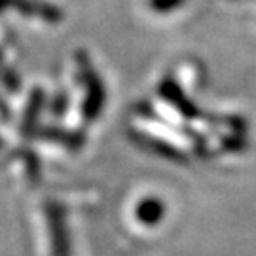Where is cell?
Listing matches in <instances>:
<instances>
[{"instance_id":"8","label":"cell","mask_w":256,"mask_h":256,"mask_svg":"<svg viewBox=\"0 0 256 256\" xmlns=\"http://www.w3.org/2000/svg\"><path fill=\"white\" fill-rule=\"evenodd\" d=\"M182 2L184 0H148V6L158 14H167L182 6Z\"/></svg>"},{"instance_id":"9","label":"cell","mask_w":256,"mask_h":256,"mask_svg":"<svg viewBox=\"0 0 256 256\" xmlns=\"http://www.w3.org/2000/svg\"><path fill=\"white\" fill-rule=\"evenodd\" d=\"M25 162H27V171H28L30 180L38 182V178H40V165H38V158L34 154L27 152V154H25Z\"/></svg>"},{"instance_id":"3","label":"cell","mask_w":256,"mask_h":256,"mask_svg":"<svg viewBox=\"0 0 256 256\" xmlns=\"http://www.w3.org/2000/svg\"><path fill=\"white\" fill-rule=\"evenodd\" d=\"M160 95L171 106L178 110L184 118H198V116H202V110L188 99V95L182 92V88L174 82L173 78H165L164 82L160 84Z\"/></svg>"},{"instance_id":"5","label":"cell","mask_w":256,"mask_h":256,"mask_svg":"<svg viewBox=\"0 0 256 256\" xmlns=\"http://www.w3.org/2000/svg\"><path fill=\"white\" fill-rule=\"evenodd\" d=\"M165 214V205L162 200L158 198H146L137 205L135 209V216L140 224L144 226H156Z\"/></svg>"},{"instance_id":"4","label":"cell","mask_w":256,"mask_h":256,"mask_svg":"<svg viewBox=\"0 0 256 256\" xmlns=\"http://www.w3.org/2000/svg\"><path fill=\"white\" fill-rule=\"evenodd\" d=\"M131 138H133L137 144L146 146L148 150H152L154 154L162 156V158H169V160H174V162L186 160V156H184L178 148H174L173 144L165 142L162 138L152 137V135H144V133H140V131H131Z\"/></svg>"},{"instance_id":"7","label":"cell","mask_w":256,"mask_h":256,"mask_svg":"<svg viewBox=\"0 0 256 256\" xmlns=\"http://www.w3.org/2000/svg\"><path fill=\"white\" fill-rule=\"evenodd\" d=\"M42 106H44V92L42 90H34V92L30 93L27 110H25V118H23V126H21V131H23L25 137L32 135Z\"/></svg>"},{"instance_id":"6","label":"cell","mask_w":256,"mask_h":256,"mask_svg":"<svg viewBox=\"0 0 256 256\" xmlns=\"http://www.w3.org/2000/svg\"><path fill=\"white\" fill-rule=\"evenodd\" d=\"M46 140L57 142V144H63L68 150H80V146L84 144V135L82 133H76V131H66V129L59 128H48L44 129V133L40 135Z\"/></svg>"},{"instance_id":"2","label":"cell","mask_w":256,"mask_h":256,"mask_svg":"<svg viewBox=\"0 0 256 256\" xmlns=\"http://www.w3.org/2000/svg\"><path fill=\"white\" fill-rule=\"evenodd\" d=\"M44 214L48 220L52 256H70V241H68L70 238H68L63 207L54 200H50L44 203Z\"/></svg>"},{"instance_id":"1","label":"cell","mask_w":256,"mask_h":256,"mask_svg":"<svg viewBox=\"0 0 256 256\" xmlns=\"http://www.w3.org/2000/svg\"><path fill=\"white\" fill-rule=\"evenodd\" d=\"M76 63L80 66V78H82L84 86H86V99H84V118L88 122H95L97 116L101 114L104 101H106V92L102 80L99 78V74L95 72V68L92 66L90 59L84 54L76 55Z\"/></svg>"},{"instance_id":"10","label":"cell","mask_w":256,"mask_h":256,"mask_svg":"<svg viewBox=\"0 0 256 256\" xmlns=\"http://www.w3.org/2000/svg\"><path fill=\"white\" fill-rule=\"evenodd\" d=\"M10 8V0H0V14H2V10Z\"/></svg>"}]
</instances>
